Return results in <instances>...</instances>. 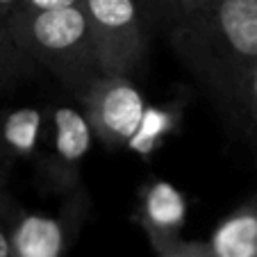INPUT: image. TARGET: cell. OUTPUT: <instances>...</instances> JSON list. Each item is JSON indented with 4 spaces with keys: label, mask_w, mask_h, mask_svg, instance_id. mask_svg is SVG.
I'll return each instance as SVG.
<instances>
[{
    "label": "cell",
    "mask_w": 257,
    "mask_h": 257,
    "mask_svg": "<svg viewBox=\"0 0 257 257\" xmlns=\"http://www.w3.org/2000/svg\"><path fill=\"white\" fill-rule=\"evenodd\" d=\"M173 46L205 82L241 100L257 66V0H209L182 14Z\"/></svg>",
    "instance_id": "6da1fadb"
},
{
    "label": "cell",
    "mask_w": 257,
    "mask_h": 257,
    "mask_svg": "<svg viewBox=\"0 0 257 257\" xmlns=\"http://www.w3.org/2000/svg\"><path fill=\"white\" fill-rule=\"evenodd\" d=\"M3 21L32 62L53 73L75 96L102 75L80 5L48 12H10Z\"/></svg>",
    "instance_id": "7a4b0ae2"
},
{
    "label": "cell",
    "mask_w": 257,
    "mask_h": 257,
    "mask_svg": "<svg viewBox=\"0 0 257 257\" xmlns=\"http://www.w3.org/2000/svg\"><path fill=\"white\" fill-rule=\"evenodd\" d=\"M102 75H132L146 55L139 0H80Z\"/></svg>",
    "instance_id": "3957f363"
},
{
    "label": "cell",
    "mask_w": 257,
    "mask_h": 257,
    "mask_svg": "<svg viewBox=\"0 0 257 257\" xmlns=\"http://www.w3.org/2000/svg\"><path fill=\"white\" fill-rule=\"evenodd\" d=\"M78 98L93 137L109 151L130 144L146 121L144 93L130 75H100Z\"/></svg>",
    "instance_id": "277c9868"
},
{
    "label": "cell",
    "mask_w": 257,
    "mask_h": 257,
    "mask_svg": "<svg viewBox=\"0 0 257 257\" xmlns=\"http://www.w3.org/2000/svg\"><path fill=\"white\" fill-rule=\"evenodd\" d=\"M93 144V130L82 107L57 105L48 109V127L41 146V175L50 191L71 194L80 187L82 162Z\"/></svg>",
    "instance_id": "5b68a950"
},
{
    "label": "cell",
    "mask_w": 257,
    "mask_h": 257,
    "mask_svg": "<svg viewBox=\"0 0 257 257\" xmlns=\"http://www.w3.org/2000/svg\"><path fill=\"white\" fill-rule=\"evenodd\" d=\"M62 212H25L19 209L12 223V257H64L71 248L89 209L82 187L66 194Z\"/></svg>",
    "instance_id": "8992f818"
},
{
    "label": "cell",
    "mask_w": 257,
    "mask_h": 257,
    "mask_svg": "<svg viewBox=\"0 0 257 257\" xmlns=\"http://www.w3.org/2000/svg\"><path fill=\"white\" fill-rule=\"evenodd\" d=\"M137 223L155 252L182 239L187 223V200L166 180H148L139 189Z\"/></svg>",
    "instance_id": "52a82bcc"
},
{
    "label": "cell",
    "mask_w": 257,
    "mask_h": 257,
    "mask_svg": "<svg viewBox=\"0 0 257 257\" xmlns=\"http://www.w3.org/2000/svg\"><path fill=\"white\" fill-rule=\"evenodd\" d=\"M48 127V109L12 107L0 112V164L10 169L41 153Z\"/></svg>",
    "instance_id": "ba28073f"
},
{
    "label": "cell",
    "mask_w": 257,
    "mask_h": 257,
    "mask_svg": "<svg viewBox=\"0 0 257 257\" xmlns=\"http://www.w3.org/2000/svg\"><path fill=\"white\" fill-rule=\"evenodd\" d=\"M207 243L214 257H257V200L230 212Z\"/></svg>",
    "instance_id": "9c48e42d"
},
{
    "label": "cell",
    "mask_w": 257,
    "mask_h": 257,
    "mask_svg": "<svg viewBox=\"0 0 257 257\" xmlns=\"http://www.w3.org/2000/svg\"><path fill=\"white\" fill-rule=\"evenodd\" d=\"M37 73H39V66L16 44L10 28L0 19V89L16 84L21 80L34 78Z\"/></svg>",
    "instance_id": "30bf717a"
},
{
    "label": "cell",
    "mask_w": 257,
    "mask_h": 257,
    "mask_svg": "<svg viewBox=\"0 0 257 257\" xmlns=\"http://www.w3.org/2000/svg\"><path fill=\"white\" fill-rule=\"evenodd\" d=\"M157 257H214L212 248L207 241H187V239H178L171 243L169 248L155 252Z\"/></svg>",
    "instance_id": "8fae6325"
},
{
    "label": "cell",
    "mask_w": 257,
    "mask_h": 257,
    "mask_svg": "<svg viewBox=\"0 0 257 257\" xmlns=\"http://www.w3.org/2000/svg\"><path fill=\"white\" fill-rule=\"evenodd\" d=\"M19 207L14 200L7 198L0 205V257H12V223Z\"/></svg>",
    "instance_id": "7c38bea8"
},
{
    "label": "cell",
    "mask_w": 257,
    "mask_h": 257,
    "mask_svg": "<svg viewBox=\"0 0 257 257\" xmlns=\"http://www.w3.org/2000/svg\"><path fill=\"white\" fill-rule=\"evenodd\" d=\"M73 5H80V0H21L12 12H48Z\"/></svg>",
    "instance_id": "4fadbf2b"
},
{
    "label": "cell",
    "mask_w": 257,
    "mask_h": 257,
    "mask_svg": "<svg viewBox=\"0 0 257 257\" xmlns=\"http://www.w3.org/2000/svg\"><path fill=\"white\" fill-rule=\"evenodd\" d=\"M209 0H169V5L178 12L180 16L182 14H189V12H196L200 10L203 5H207Z\"/></svg>",
    "instance_id": "5bb4252c"
},
{
    "label": "cell",
    "mask_w": 257,
    "mask_h": 257,
    "mask_svg": "<svg viewBox=\"0 0 257 257\" xmlns=\"http://www.w3.org/2000/svg\"><path fill=\"white\" fill-rule=\"evenodd\" d=\"M21 0H0V19H5L16 5H19Z\"/></svg>",
    "instance_id": "9a60e30c"
},
{
    "label": "cell",
    "mask_w": 257,
    "mask_h": 257,
    "mask_svg": "<svg viewBox=\"0 0 257 257\" xmlns=\"http://www.w3.org/2000/svg\"><path fill=\"white\" fill-rule=\"evenodd\" d=\"M5 171H7V169L0 164V205H3L7 198H10V196L5 194Z\"/></svg>",
    "instance_id": "2e32d148"
},
{
    "label": "cell",
    "mask_w": 257,
    "mask_h": 257,
    "mask_svg": "<svg viewBox=\"0 0 257 257\" xmlns=\"http://www.w3.org/2000/svg\"><path fill=\"white\" fill-rule=\"evenodd\" d=\"M248 112H250V114H252V118H255V123H257V100H255V102H252V105H250V107H248Z\"/></svg>",
    "instance_id": "e0dca14e"
},
{
    "label": "cell",
    "mask_w": 257,
    "mask_h": 257,
    "mask_svg": "<svg viewBox=\"0 0 257 257\" xmlns=\"http://www.w3.org/2000/svg\"><path fill=\"white\" fill-rule=\"evenodd\" d=\"M144 3H153V5H169V0H144Z\"/></svg>",
    "instance_id": "ac0fdd59"
}]
</instances>
